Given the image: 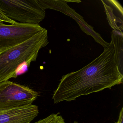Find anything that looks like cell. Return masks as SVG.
Masks as SVG:
<instances>
[{
    "label": "cell",
    "mask_w": 123,
    "mask_h": 123,
    "mask_svg": "<svg viewBox=\"0 0 123 123\" xmlns=\"http://www.w3.org/2000/svg\"><path fill=\"white\" fill-rule=\"evenodd\" d=\"M123 74L116 60L113 41L104 49L103 53L91 62L75 72L65 75L60 79L52 96L55 104L74 100L86 95L111 89L121 84Z\"/></svg>",
    "instance_id": "6da1fadb"
},
{
    "label": "cell",
    "mask_w": 123,
    "mask_h": 123,
    "mask_svg": "<svg viewBox=\"0 0 123 123\" xmlns=\"http://www.w3.org/2000/svg\"><path fill=\"white\" fill-rule=\"evenodd\" d=\"M49 43L46 29L28 40L0 52V83L16 78L36 61L39 52Z\"/></svg>",
    "instance_id": "7a4b0ae2"
},
{
    "label": "cell",
    "mask_w": 123,
    "mask_h": 123,
    "mask_svg": "<svg viewBox=\"0 0 123 123\" xmlns=\"http://www.w3.org/2000/svg\"><path fill=\"white\" fill-rule=\"evenodd\" d=\"M0 9L8 18L21 23L39 25L45 17L37 0H0Z\"/></svg>",
    "instance_id": "3957f363"
},
{
    "label": "cell",
    "mask_w": 123,
    "mask_h": 123,
    "mask_svg": "<svg viewBox=\"0 0 123 123\" xmlns=\"http://www.w3.org/2000/svg\"><path fill=\"white\" fill-rule=\"evenodd\" d=\"M38 92L30 88L7 80L0 83V109L31 104Z\"/></svg>",
    "instance_id": "277c9868"
},
{
    "label": "cell",
    "mask_w": 123,
    "mask_h": 123,
    "mask_svg": "<svg viewBox=\"0 0 123 123\" xmlns=\"http://www.w3.org/2000/svg\"><path fill=\"white\" fill-rule=\"evenodd\" d=\"M39 25L18 23L6 24L0 21V52L19 44L43 29Z\"/></svg>",
    "instance_id": "5b68a950"
},
{
    "label": "cell",
    "mask_w": 123,
    "mask_h": 123,
    "mask_svg": "<svg viewBox=\"0 0 123 123\" xmlns=\"http://www.w3.org/2000/svg\"><path fill=\"white\" fill-rule=\"evenodd\" d=\"M41 7L43 10L47 9H52L61 12L70 16L76 21L80 29L87 35L92 37L98 43L101 45L104 49L106 48L109 43L104 41L98 33L94 31L93 27L86 23L83 17L71 8L66 0H37Z\"/></svg>",
    "instance_id": "8992f818"
},
{
    "label": "cell",
    "mask_w": 123,
    "mask_h": 123,
    "mask_svg": "<svg viewBox=\"0 0 123 123\" xmlns=\"http://www.w3.org/2000/svg\"><path fill=\"white\" fill-rule=\"evenodd\" d=\"M38 114V106L32 104L0 109V123H30Z\"/></svg>",
    "instance_id": "52a82bcc"
},
{
    "label": "cell",
    "mask_w": 123,
    "mask_h": 123,
    "mask_svg": "<svg viewBox=\"0 0 123 123\" xmlns=\"http://www.w3.org/2000/svg\"><path fill=\"white\" fill-rule=\"evenodd\" d=\"M104 6L107 19L113 30L123 33V18L116 16L110 0H101Z\"/></svg>",
    "instance_id": "ba28073f"
},
{
    "label": "cell",
    "mask_w": 123,
    "mask_h": 123,
    "mask_svg": "<svg viewBox=\"0 0 123 123\" xmlns=\"http://www.w3.org/2000/svg\"><path fill=\"white\" fill-rule=\"evenodd\" d=\"M123 33L112 30L111 41L115 48L116 60L119 70L123 74Z\"/></svg>",
    "instance_id": "9c48e42d"
},
{
    "label": "cell",
    "mask_w": 123,
    "mask_h": 123,
    "mask_svg": "<svg viewBox=\"0 0 123 123\" xmlns=\"http://www.w3.org/2000/svg\"><path fill=\"white\" fill-rule=\"evenodd\" d=\"M34 123H66L62 116L57 114H52L47 117Z\"/></svg>",
    "instance_id": "30bf717a"
},
{
    "label": "cell",
    "mask_w": 123,
    "mask_h": 123,
    "mask_svg": "<svg viewBox=\"0 0 123 123\" xmlns=\"http://www.w3.org/2000/svg\"><path fill=\"white\" fill-rule=\"evenodd\" d=\"M0 21L3 22L8 23L11 24H15L18 23V22L11 20L6 16L3 12L0 9Z\"/></svg>",
    "instance_id": "8fae6325"
},
{
    "label": "cell",
    "mask_w": 123,
    "mask_h": 123,
    "mask_svg": "<svg viewBox=\"0 0 123 123\" xmlns=\"http://www.w3.org/2000/svg\"><path fill=\"white\" fill-rule=\"evenodd\" d=\"M115 123H123V108H122L121 109L119 112V115L118 121Z\"/></svg>",
    "instance_id": "7c38bea8"
},
{
    "label": "cell",
    "mask_w": 123,
    "mask_h": 123,
    "mask_svg": "<svg viewBox=\"0 0 123 123\" xmlns=\"http://www.w3.org/2000/svg\"><path fill=\"white\" fill-rule=\"evenodd\" d=\"M73 123H78V122H77L76 121H74Z\"/></svg>",
    "instance_id": "4fadbf2b"
}]
</instances>
